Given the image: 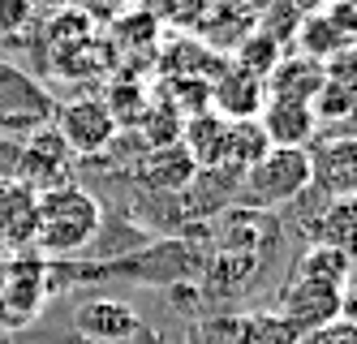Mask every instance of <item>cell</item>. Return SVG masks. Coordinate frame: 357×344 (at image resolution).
Returning <instances> with one entry per match:
<instances>
[{
  "label": "cell",
  "instance_id": "cell-4",
  "mask_svg": "<svg viewBox=\"0 0 357 344\" xmlns=\"http://www.w3.org/2000/svg\"><path fill=\"white\" fill-rule=\"evenodd\" d=\"M52 112H56V99L26 69L0 61V134L31 138L35 129L52 125Z\"/></svg>",
  "mask_w": 357,
  "mask_h": 344
},
{
  "label": "cell",
  "instance_id": "cell-28",
  "mask_svg": "<svg viewBox=\"0 0 357 344\" xmlns=\"http://www.w3.org/2000/svg\"><path fill=\"white\" fill-rule=\"evenodd\" d=\"M289 5L297 9V13H314V9H323L327 0H289Z\"/></svg>",
  "mask_w": 357,
  "mask_h": 344
},
{
  "label": "cell",
  "instance_id": "cell-23",
  "mask_svg": "<svg viewBox=\"0 0 357 344\" xmlns=\"http://www.w3.org/2000/svg\"><path fill=\"white\" fill-rule=\"evenodd\" d=\"M99 99H104V108L112 112L116 129H134V121L151 103V91L138 82V77H116V82L108 87V95H99Z\"/></svg>",
  "mask_w": 357,
  "mask_h": 344
},
{
  "label": "cell",
  "instance_id": "cell-25",
  "mask_svg": "<svg viewBox=\"0 0 357 344\" xmlns=\"http://www.w3.org/2000/svg\"><path fill=\"white\" fill-rule=\"evenodd\" d=\"M69 5L78 9V13L95 26V31H108L116 17H125V13L134 9V0H69Z\"/></svg>",
  "mask_w": 357,
  "mask_h": 344
},
{
  "label": "cell",
  "instance_id": "cell-30",
  "mask_svg": "<svg viewBox=\"0 0 357 344\" xmlns=\"http://www.w3.org/2000/svg\"><path fill=\"white\" fill-rule=\"evenodd\" d=\"M5 258H9V250H5V241H0V262H5Z\"/></svg>",
  "mask_w": 357,
  "mask_h": 344
},
{
  "label": "cell",
  "instance_id": "cell-11",
  "mask_svg": "<svg viewBox=\"0 0 357 344\" xmlns=\"http://www.w3.org/2000/svg\"><path fill=\"white\" fill-rule=\"evenodd\" d=\"M310 185L323 198H357V142L349 134L310 151Z\"/></svg>",
  "mask_w": 357,
  "mask_h": 344
},
{
  "label": "cell",
  "instance_id": "cell-21",
  "mask_svg": "<svg viewBox=\"0 0 357 344\" xmlns=\"http://www.w3.org/2000/svg\"><path fill=\"white\" fill-rule=\"evenodd\" d=\"M284 43H275L267 31H259V26H254V31L233 47V57H228V61H233L237 69H245L250 77H259V82H267V73L280 65V57H284Z\"/></svg>",
  "mask_w": 357,
  "mask_h": 344
},
{
  "label": "cell",
  "instance_id": "cell-27",
  "mask_svg": "<svg viewBox=\"0 0 357 344\" xmlns=\"http://www.w3.org/2000/svg\"><path fill=\"white\" fill-rule=\"evenodd\" d=\"M297 344H357V323L353 319H336L327 327H314V331L297 336Z\"/></svg>",
  "mask_w": 357,
  "mask_h": 344
},
{
  "label": "cell",
  "instance_id": "cell-26",
  "mask_svg": "<svg viewBox=\"0 0 357 344\" xmlns=\"http://www.w3.org/2000/svg\"><path fill=\"white\" fill-rule=\"evenodd\" d=\"M35 17V0H0V43L22 35Z\"/></svg>",
  "mask_w": 357,
  "mask_h": 344
},
{
  "label": "cell",
  "instance_id": "cell-9",
  "mask_svg": "<svg viewBox=\"0 0 357 344\" xmlns=\"http://www.w3.org/2000/svg\"><path fill=\"white\" fill-rule=\"evenodd\" d=\"M207 87H211V112L220 121H254L263 108V99H267L259 77H250L233 61H220V69L211 73Z\"/></svg>",
  "mask_w": 357,
  "mask_h": 344
},
{
  "label": "cell",
  "instance_id": "cell-12",
  "mask_svg": "<svg viewBox=\"0 0 357 344\" xmlns=\"http://www.w3.org/2000/svg\"><path fill=\"white\" fill-rule=\"evenodd\" d=\"M134 172H138L142 185H151V190H160V194H181V190H190V185L198 181V164H194V155L181 142L142 151Z\"/></svg>",
  "mask_w": 357,
  "mask_h": 344
},
{
  "label": "cell",
  "instance_id": "cell-10",
  "mask_svg": "<svg viewBox=\"0 0 357 344\" xmlns=\"http://www.w3.org/2000/svg\"><path fill=\"white\" fill-rule=\"evenodd\" d=\"M259 129L267 147H297V151H310L314 134H319V117L310 112V103H297V99H263L259 108Z\"/></svg>",
  "mask_w": 357,
  "mask_h": 344
},
{
  "label": "cell",
  "instance_id": "cell-18",
  "mask_svg": "<svg viewBox=\"0 0 357 344\" xmlns=\"http://www.w3.org/2000/svg\"><path fill=\"white\" fill-rule=\"evenodd\" d=\"M357 241V198H327L319 211V220L310 228V246H331V250H349Z\"/></svg>",
  "mask_w": 357,
  "mask_h": 344
},
{
  "label": "cell",
  "instance_id": "cell-16",
  "mask_svg": "<svg viewBox=\"0 0 357 344\" xmlns=\"http://www.w3.org/2000/svg\"><path fill=\"white\" fill-rule=\"evenodd\" d=\"M319 87H323V65L310 61V57H301V52H293V57L284 52L280 65L267 73V82H263V91L271 99H297V103H310L319 95Z\"/></svg>",
  "mask_w": 357,
  "mask_h": 344
},
{
  "label": "cell",
  "instance_id": "cell-15",
  "mask_svg": "<svg viewBox=\"0 0 357 344\" xmlns=\"http://www.w3.org/2000/svg\"><path fill=\"white\" fill-rule=\"evenodd\" d=\"M357 103V87H353V52L344 57H331L323 65V87L310 99V112L319 121H349Z\"/></svg>",
  "mask_w": 357,
  "mask_h": 344
},
{
  "label": "cell",
  "instance_id": "cell-20",
  "mask_svg": "<svg viewBox=\"0 0 357 344\" xmlns=\"http://www.w3.org/2000/svg\"><path fill=\"white\" fill-rule=\"evenodd\" d=\"M297 276L305 280H319L331 288H349L353 280V254L349 250H331V246H310L297 262Z\"/></svg>",
  "mask_w": 357,
  "mask_h": 344
},
{
  "label": "cell",
  "instance_id": "cell-13",
  "mask_svg": "<svg viewBox=\"0 0 357 344\" xmlns=\"http://www.w3.org/2000/svg\"><path fill=\"white\" fill-rule=\"evenodd\" d=\"M35 211H39L35 190H26L9 172L0 177V241H5V250L35 246Z\"/></svg>",
  "mask_w": 357,
  "mask_h": 344
},
{
  "label": "cell",
  "instance_id": "cell-29",
  "mask_svg": "<svg viewBox=\"0 0 357 344\" xmlns=\"http://www.w3.org/2000/svg\"><path fill=\"white\" fill-rule=\"evenodd\" d=\"M241 5H250V9H254V13H259V9H263V5H271V0H241Z\"/></svg>",
  "mask_w": 357,
  "mask_h": 344
},
{
  "label": "cell",
  "instance_id": "cell-5",
  "mask_svg": "<svg viewBox=\"0 0 357 344\" xmlns=\"http://www.w3.org/2000/svg\"><path fill=\"white\" fill-rule=\"evenodd\" d=\"M52 129L61 134V142L69 147V155H99L108 151L112 138L121 134L112 112L104 108L99 95H73L52 112Z\"/></svg>",
  "mask_w": 357,
  "mask_h": 344
},
{
  "label": "cell",
  "instance_id": "cell-19",
  "mask_svg": "<svg viewBox=\"0 0 357 344\" xmlns=\"http://www.w3.org/2000/svg\"><path fill=\"white\" fill-rule=\"evenodd\" d=\"M224 125L215 112H198V117H185L181 121V147L194 155V164L198 172H207L215 164V155H220V142H224Z\"/></svg>",
  "mask_w": 357,
  "mask_h": 344
},
{
  "label": "cell",
  "instance_id": "cell-7",
  "mask_svg": "<svg viewBox=\"0 0 357 344\" xmlns=\"http://www.w3.org/2000/svg\"><path fill=\"white\" fill-rule=\"evenodd\" d=\"M47 301V267L39 254H26V258H13L5 280H0V323L9 327H22L39 319V310Z\"/></svg>",
  "mask_w": 357,
  "mask_h": 344
},
{
  "label": "cell",
  "instance_id": "cell-14",
  "mask_svg": "<svg viewBox=\"0 0 357 344\" xmlns=\"http://www.w3.org/2000/svg\"><path fill=\"white\" fill-rule=\"evenodd\" d=\"M267 155V138H263V129H259V121H228L224 125V142H220V155H215V164L207 168V172H228L233 177V185L259 164Z\"/></svg>",
  "mask_w": 357,
  "mask_h": 344
},
{
  "label": "cell",
  "instance_id": "cell-3",
  "mask_svg": "<svg viewBox=\"0 0 357 344\" xmlns=\"http://www.w3.org/2000/svg\"><path fill=\"white\" fill-rule=\"evenodd\" d=\"M289 327H297V336L314 331V327H327L336 319H353V301H349V288H331V284H319V280H305V276H293L275 297V310Z\"/></svg>",
  "mask_w": 357,
  "mask_h": 344
},
{
  "label": "cell",
  "instance_id": "cell-31",
  "mask_svg": "<svg viewBox=\"0 0 357 344\" xmlns=\"http://www.w3.org/2000/svg\"><path fill=\"white\" fill-rule=\"evenodd\" d=\"M52 5H69V0H52Z\"/></svg>",
  "mask_w": 357,
  "mask_h": 344
},
{
  "label": "cell",
  "instance_id": "cell-24",
  "mask_svg": "<svg viewBox=\"0 0 357 344\" xmlns=\"http://www.w3.org/2000/svg\"><path fill=\"white\" fill-rule=\"evenodd\" d=\"M237 344H297V327H289L280 314H237Z\"/></svg>",
  "mask_w": 357,
  "mask_h": 344
},
{
  "label": "cell",
  "instance_id": "cell-22",
  "mask_svg": "<svg viewBox=\"0 0 357 344\" xmlns=\"http://www.w3.org/2000/svg\"><path fill=\"white\" fill-rule=\"evenodd\" d=\"M134 134H142V147H168V142H181V112L164 99H151L142 117L134 121Z\"/></svg>",
  "mask_w": 357,
  "mask_h": 344
},
{
  "label": "cell",
  "instance_id": "cell-1",
  "mask_svg": "<svg viewBox=\"0 0 357 344\" xmlns=\"http://www.w3.org/2000/svg\"><path fill=\"white\" fill-rule=\"evenodd\" d=\"M104 224V207L91 190L82 185H56V190L39 194V211H35V250L52 254V258H69L82 254Z\"/></svg>",
  "mask_w": 357,
  "mask_h": 344
},
{
  "label": "cell",
  "instance_id": "cell-2",
  "mask_svg": "<svg viewBox=\"0 0 357 344\" xmlns=\"http://www.w3.org/2000/svg\"><path fill=\"white\" fill-rule=\"evenodd\" d=\"M305 190H310V151L267 147L263 160L237 181V207L254 211V216H267V211L297 202Z\"/></svg>",
  "mask_w": 357,
  "mask_h": 344
},
{
  "label": "cell",
  "instance_id": "cell-8",
  "mask_svg": "<svg viewBox=\"0 0 357 344\" xmlns=\"http://www.w3.org/2000/svg\"><path fill=\"white\" fill-rule=\"evenodd\" d=\"M73 331H78V340H91V344H130L142 331V319L121 297H86L73 310Z\"/></svg>",
  "mask_w": 357,
  "mask_h": 344
},
{
  "label": "cell",
  "instance_id": "cell-6",
  "mask_svg": "<svg viewBox=\"0 0 357 344\" xmlns=\"http://www.w3.org/2000/svg\"><path fill=\"white\" fill-rule=\"evenodd\" d=\"M69 147L61 142V134L52 125L35 129L31 138H22V147L13 151V168L9 177L22 181L26 190L43 194V190H56V185H69Z\"/></svg>",
  "mask_w": 357,
  "mask_h": 344
},
{
  "label": "cell",
  "instance_id": "cell-17",
  "mask_svg": "<svg viewBox=\"0 0 357 344\" xmlns=\"http://www.w3.org/2000/svg\"><path fill=\"white\" fill-rule=\"evenodd\" d=\"M297 52L301 57H310V61H319V65H327L331 57H344V52H353V39L349 35H340L336 26L327 22V13L323 9H314V13H305L301 22H297Z\"/></svg>",
  "mask_w": 357,
  "mask_h": 344
}]
</instances>
